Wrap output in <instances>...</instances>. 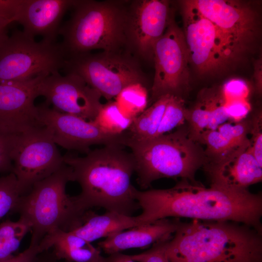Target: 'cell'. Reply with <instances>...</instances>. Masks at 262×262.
<instances>
[{
  "label": "cell",
  "instance_id": "obj_8",
  "mask_svg": "<svg viewBox=\"0 0 262 262\" xmlns=\"http://www.w3.org/2000/svg\"><path fill=\"white\" fill-rule=\"evenodd\" d=\"M67 58L61 43L36 42L16 31L0 42V84L59 72Z\"/></svg>",
  "mask_w": 262,
  "mask_h": 262
},
{
  "label": "cell",
  "instance_id": "obj_1",
  "mask_svg": "<svg viewBox=\"0 0 262 262\" xmlns=\"http://www.w3.org/2000/svg\"><path fill=\"white\" fill-rule=\"evenodd\" d=\"M134 197L142 213L140 225L166 218L229 221L246 224L262 233V195L216 184L210 187L182 179L173 187L140 191Z\"/></svg>",
  "mask_w": 262,
  "mask_h": 262
},
{
  "label": "cell",
  "instance_id": "obj_38",
  "mask_svg": "<svg viewBox=\"0 0 262 262\" xmlns=\"http://www.w3.org/2000/svg\"><path fill=\"white\" fill-rule=\"evenodd\" d=\"M254 64V77L255 81L256 89L259 94H261L262 89V59L256 60Z\"/></svg>",
  "mask_w": 262,
  "mask_h": 262
},
{
  "label": "cell",
  "instance_id": "obj_33",
  "mask_svg": "<svg viewBox=\"0 0 262 262\" xmlns=\"http://www.w3.org/2000/svg\"><path fill=\"white\" fill-rule=\"evenodd\" d=\"M16 135L0 132V173L12 172L11 153Z\"/></svg>",
  "mask_w": 262,
  "mask_h": 262
},
{
  "label": "cell",
  "instance_id": "obj_6",
  "mask_svg": "<svg viewBox=\"0 0 262 262\" xmlns=\"http://www.w3.org/2000/svg\"><path fill=\"white\" fill-rule=\"evenodd\" d=\"M70 19L59 34L68 57L100 49L117 51L127 43L128 10L113 1L74 0Z\"/></svg>",
  "mask_w": 262,
  "mask_h": 262
},
{
  "label": "cell",
  "instance_id": "obj_39",
  "mask_svg": "<svg viewBox=\"0 0 262 262\" xmlns=\"http://www.w3.org/2000/svg\"><path fill=\"white\" fill-rule=\"evenodd\" d=\"M59 261L52 251L50 252L48 250L39 253L33 262H60Z\"/></svg>",
  "mask_w": 262,
  "mask_h": 262
},
{
  "label": "cell",
  "instance_id": "obj_10",
  "mask_svg": "<svg viewBox=\"0 0 262 262\" xmlns=\"http://www.w3.org/2000/svg\"><path fill=\"white\" fill-rule=\"evenodd\" d=\"M180 3L189 64L198 75L218 76L236 66L213 23L200 13L191 0Z\"/></svg>",
  "mask_w": 262,
  "mask_h": 262
},
{
  "label": "cell",
  "instance_id": "obj_42",
  "mask_svg": "<svg viewBox=\"0 0 262 262\" xmlns=\"http://www.w3.org/2000/svg\"><path fill=\"white\" fill-rule=\"evenodd\" d=\"M65 262H68L65 261Z\"/></svg>",
  "mask_w": 262,
  "mask_h": 262
},
{
  "label": "cell",
  "instance_id": "obj_34",
  "mask_svg": "<svg viewBox=\"0 0 262 262\" xmlns=\"http://www.w3.org/2000/svg\"><path fill=\"white\" fill-rule=\"evenodd\" d=\"M262 113L257 114L251 123L252 137L250 147L252 153L258 163L262 165Z\"/></svg>",
  "mask_w": 262,
  "mask_h": 262
},
{
  "label": "cell",
  "instance_id": "obj_32",
  "mask_svg": "<svg viewBox=\"0 0 262 262\" xmlns=\"http://www.w3.org/2000/svg\"><path fill=\"white\" fill-rule=\"evenodd\" d=\"M170 238L155 243L150 249L143 253L130 256L136 262H168L166 255V246Z\"/></svg>",
  "mask_w": 262,
  "mask_h": 262
},
{
  "label": "cell",
  "instance_id": "obj_3",
  "mask_svg": "<svg viewBox=\"0 0 262 262\" xmlns=\"http://www.w3.org/2000/svg\"><path fill=\"white\" fill-rule=\"evenodd\" d=\"M166 255L168 262H262V233L234 221H180Z\"/></svg>",
  "mask_w": 262,
  "mask_h": 262
},
{
  "label": "cell",
  "instance_id": "obj_15",
  "mask_svg": "<svg viewBox=\"0 0 262 262\" xmlns=\"http://www.w3.org/2000/svg\"><path fill=\"white\" fill-rule=\"evenodd\" d=\"M45 76L0 84V132L19 134L42 127L34 101Z\"/></svg>",
  "mask_w": 262,
  "mask_h": 262
},
{
  "label": "cell",
  "instance_id": "obj_37",
  "mask_svg": "<svg viewBox=\"0 0 262 262\" xmlns=\"http://www.w3.org/2000/svg\"><path fill=\"white\" fill-rule=\"evenodd\" d=\"M40 253L38 245L30 243L29 247L21 253L0 262H33Z\"/></svg>",
  "mask_w": 262,
  "mask_h": 262
},
{
  "label": "cell",
  "instance_id": "obj_40",
  "mask_svg": "<svg viewBox=\"0 0 262 262\" xmlns=\"http://www.w3.org/2000/svg\"><path fill=\"white\" fill-rule=\"evenodd\" d=\"M107 262H135L127 255L120 252L110 254L107 257Z\"/></svg>",
  "mask_w": 262,
  "mask_h": 262
},
{
  "label": "cell",
  "instance_id": "obj_31",
  "mask_svg": "<svg viewBox=\"0 0 262 262\" xmlns=\"http://www.w3.org/2000/svg\"><path fill=\"white\" fill-rule=\"evenodd\" d=\"M220 88L223 97L227 100L247 99L250 91L246 82L237 78L227 81Z\"/></svg>",
  "mask_w": 262,
  "mask_h": 262
},
{
  "label": "cell",
  "instance_id": "obj_16",
  "mask_svg": "<svg viewBox=\"0 0 262 262\" xmlns=\"http://www.w3.org/2000/svg\"><path fill=\"white\" fill-rule=\"evenodd\" d=\"M170 14L166 0L134 1L128 10L127 43L142 58L152 59L154 47L164 33Z\"/></svg>",
  "mask_w": 262,
  "mask_h": 262
},
{
  "label": "cell",
  "instance_id": "obj_25",
  "mask_svg": "<svg viewBox=\"0 0 262 262\" xmlns=\"http://www.w3.org/2000/svg\"><path fill=\"white\" fill-rule=\"evenodd\" d=\"M133 120L122 113L115 101L110 100L102 104L92 122L107 133L119 135L128 130Z\"/></svg>",
  "mask_w": 262,
  "mask_h": 262
},
{
  "label": "cell",
  "instance_id": "obj_23",
  "mask_svg": "<svg viewBox=\"0 0 262 262\" xmlns=\"http://www.w3.org/2000/svg\"><path fill=\"white\" fill-rule=\"evenodd\" d=\"M216 89L212 87L200 91L196 103L192 110L189 111L187 120L190 124L189 134L197 142L208 131Z\"/></svg>",
  "mask_w": 262,
  "mask_h": 262
},
{
  "label": "cell",
  "instance_id": "obj_7",
  "mask_svg": "<svg viewBox=\"0 0 262 262\" xmlns=\"http://www.w3.org/2000/svg\"><path fill=\"white\" fill-rule=\"evenodd\" d=\"M200 13L214 25L223 47L235 65L257 49L260 14L252 2L230 0H191Z\"/></svg>",
  "mask_w": 262,
  "mask_h": 262
},
{
  "label": "cell",
  "instance_id": "obj_4",
  "mask_svg": "<svg viewBox=\"0 0 262 262\" xmlns=\"http://www.w3.org/2000/svg\"><path fill=\"white\" fill-rule=\"evenodd\" d=\"M69 181H73L72 171L65 164L19 197L14 213L30 226V243L39 245L45 235L54 230L71 231L83 223L87 211L79 207L75 196L66 194Z\"/></svg>",
  "mask_w": 262,
  "mask_h": 262
},
{
  "label": "cell",
  "instance_id": "obj_20",
  "mask_svg": "<svg viewBox=\"0 0 262 262\" xmlns=\"http://www.w3.org/2000/svg\"><path fill=\"white\" fill-rule=\"evenodd\" d=\"M40 253L52 248L59 260L68 262H107L100 249L70 231L54 230L45 235L38 245Z\"/></svg>",
  "mask_w": 262,
  "mask_h": 262
},
{
  "label": "cell",
  "instance_id": "obj_17",
  "mask_svg": "<svg viewBox=\"0 0 262 262\" xmlns=\"http://www.w3.org/2000/svg\"><path fill=\"white\" fill-rule=\"evenodd\" d=\"M74 2L69 0H23L16 22L22 26V32L28 37L34 39L40 35L42 40L55 42L63 17Z\"/></svg>",
  "mask_w": 262,
  "mask_h": 262
},
{
  "label": "cell",
  "instance_id": "obj_9",
  "mask_svg": "<svg viewBox=\"0 0 262 262\" xmlns=\"http://www.w3.org/2000/svg\"><path fill=\"white\" fill-rule=\"evenodd\" d=\"M82 77L107 100L115 98L128 85L144 84L138 65L131 57L117 51L89 53L69 57L63 68Z\"/></svg>",
  "mask_w": 262,
  "mask_h": 262
},
{
  "label": "cell",
  "instance_id": "obj_26",
  "mask_svg": "<svg viewBox=\"0 0 262 262\" xmlns=\"http://www.w3.org/2000/svg\"><path fill=\"white\" fill-rule=\"evenodd\" d=\"M30 230L29 225L20 218L17 221L6 220L0 224V262L13 256Z\"/></svg>",
  "mask_w": 262,
  "mask_h": 262
},
{
  "label": "cell",
  "instance_id": "obj_2",
  "mask_svg": "<svg viewBox=\"0 0 262 262\" xmlns=\"http://www.w3.org/2000/svg\"><path fill=\"white\" fill-rule=\"evenodd\" d=\"M124 147L110 144L90 150L83 157L63 156L65 164L72 169L73 181L81 186V192L75 196L82 211L97 207L131 216L140 209L131 182L134 157Z\"/></svg>",
  "mask_w": 262,
  "mask_h": 262
},
{
  "label": "cell",
  "instance_id": "obj_19",
  "mask_svg": "<svg viewBox=\"0 0 262 262\" xmlns=\"http://www.w3.org/2000/svg\"><path fill=\"white\" fill-rule=\"evenodd\" d=\"M180 221L178 218L159 219L115 233L99 242L98 245L109 255L131 248H146L171 238Z\"/></svg>",
  "mask_w": 262,
  "mask_h": 262
},
{
  "label": "cell",
  "instance_id": "obj_41",
  "mask_svg": "<svg viewBox=\"0 0 262 262\" xmlns=\"http://www.w3.org/2000/svg\"><path fill=\"white\" fill-rule=\"evenodd\" d=\"M13 22L11 20L0 17V42L8 35L7 28Z\"/></svg>",
  "mask_w": 262,
  "mask_h": 262
},
{
  "label": "cell",
  "instance_id": "obj_11",
  "mask_svg": "<svg viewBox=\"0 0 262 262\" xmlns=\"http://www.w3.org/2000/svg\"><path fill=\"white\" fill-rule=\"evenodd\" d=\"M11 158L21 195L65 164L64 157L44 127L16 135Z\"/></svg>",
  "mask_w": 262,
  "mask_h": 262
},
{
  "label": "cell",
  "instance_id": "obj_36",
  "mask_svg": "<svg viewBox=\"0 0 262 262\" xmlns=\"http://www.w3.org/2000/svg\"><path fill=\"white\" fill-rule=\"evenodd\" d=\"M23 1L0 0V17L16 22Z\"/></svg>",
  "mask_w": 262,
  "mask_h": 262
},
{
  "label": "cell",
  "instance_id": "obj_22",
  "mask_svg": "<svg viewBox=\"0 0 262 262\" xmlns=\"http://www.w3.org/2000/svg\"><path fill=\"white\" fill-rule=\"evenodd\" d=\"M170 95H164L142 114L134 118L128 130L124 132V145L129 142H139L155 137Z\"/></svg>",
  "mask_w": 262,
  "mask_h": 262
},
{
  "label": "cell",
  "instance_id": "obj_12",
  "mask_svg": "<svg viewBox=\"0 0 262 262\" xmlns=\"http://www.w3.org/2000/svg\"><path fill=\"white\" fill-rule=\"evenodd\" d=\"M155 74L152 97L170 95L180 96L189 87V60L182 29L171 16L166 30L153 49Z\"/></svg>",
  "mask_w": 262,
  "mask_h": 262
},
{
  "label": "cell",
  "instance_id": "obj_30",
  "mask_svg": "<svg viewBox=\"0 0 262 262\" xmlns=\"http://www.w3.org/2000/svg\"><path fill=\"white\" fill-rule=\"evenodd\" d=\"M251 128V124L246 122L225 123L216 130L226 139L236 147L250 144L247 134Z\"/></svg>",
  "mask_w": 262,
  "mask_h": 262
},
{
  "label": "cell",
  "instance_id": "obj_29",
  "mask_svg": "<svg viewBox=\"0 0 262 262\" xmlns=\"http://www.w3.org/2000/svg\"><path fill=\"white\" fill-rule=\"evenodd\" d=\"M21 196L17 179L12 172L0 177V219L14 210Z\"/></svg>",
  "mask_w": 262,
  "mask_h": 262
},
{
  "label": "cell",
  "instance_id": "obj_28",
  "mask_svg": "<svg viewBox=\"0 0 262 262\" xmlns=\"http://www.w3.org/2000/svg\"><path fill=\"white\" fill-rule=\"evenodd\" d=\"M197 142L206 145V148L204 153L205 156L212 158V162L210 164L221 161L237 149L245 146L235 147L217 130L210 131L204 133Z\"/></svg>",
  "mask_w": 262,
  "mask_h": 262
},
{
  "label": "cell",
  "instance_id": "obj_14",
  "mask_svg": "<svg viewBox=\"0 0 262 262\" xmlns=\"http://www.w3.org/2000/svg\"><path fill=\"white\" fill-rule=\"evenodd\" d=\"M39 95L45 103L61 113L93 121L102 104L100 94L79 75L56 72L44 77L39 86Z\"/></svg>",
  "mask_w": 262,
  "mask_h": 262
},
{
  "label": "cell",
  "instance_id": "obj_21",
  "mask_svg": "<svg viewBox=\"0 0 262 262\" xmlns=\"http://www.w3.org/2000/svg\"><path fill=\"white\" fill-rule=\"evenodd\" d=\"M138 226L137 216L109 211L98 215L88 210L84 215L82 224L70 232L91 243Z\"/></svg>",
  "mask_w": 262,
  "mask_h": 262
},
{
  "label": "cell",
  "instance_id": "obj_35",
  "mask_svg": "<svg viewBox=\"0 0 262 262\" xmlns=\"http://www.w3.org/2000/svg\"><path fill=\"white\" fill-rule=\"evenodd\" d=\"M225 108L229 120L239 122L244 119L251 110L247 99L226 100Z\"/></svg>",
  "mask_w": 262,
  "mask_h": 262
},
{
  "label": "cell",
  "instance_id": "obj_27",
  "mask_svg": "<svg viewBox=\"0 0 262 262\" xmlns=\"http://www.w3.org/2000/svg\"><path fill=\"white\" fill-rule=\"evenodd\" d=\"M188 115L189 111L186 109L184 101L181 97L171 95L155 137L168 133L183 125L185 120L188 119Z\"/></svg>",
  "mask_w": 262,
  "mask_h": 262
},
{
  "label": "cell",
  "instance_id": "obj_13",
  "mask_svg": "<svg viewBox=\"0 0 262 262\" xmlns=\"http://www.w3.org/2000/svg\"><path fill=\"white\" fill-rule=\"evenodd\" d=\"M38 117L42 127L49 133L56 144L67 150L87 153L94 145L119 144L123 146V133H107L92 121L60 112L44 102L37 106Z\"/></svg>",
  "mask_w": 262,
  "mask_h": 262
},
{
  "label": "cell",
  "instance_id": "obj_18",
  "mask_svg": "<svg viewBox=\"0 0 262 262\" xmlns=\"http://www.w3.org/2000/svg\"><path fill=\"white\" fill-rule=\"evenodd\" d=\"M205 168L211 184L237 190H248L249 186L262 180V165L254 156L250 144Z\"/></svg>",
  "mask_w": 262,
  "mask_h": 262
},
{
  "label": "cell",
  "instance_id": "obj_24",
  "mask_svg": "<svg viewBox=\"0 0 262 262\" xmlns=\"http://www.w3.org/2000/svg\"><path fill=\"white\" fill-rule=\"evenodd\" d=\"M115 98L122 113L134 119L147 108L148 91L143 84L135 83L124 88Z\"/></svg>",
  "mask_w": 262,
  "mask_h": 262
},
{
  "label": "cell",
  "instance_id": "obj_5",
  "mask_svg": "<svg viewBox=\"0 0 262 262\" xmlns=\"http://www.w3.org/2000/svg\"><path fill=\"white\" fill-rule=\"evenodd\" d=\"M189 131L180 128L172 132L147 141L129 142L134 161L136 181L145 190L162 178L187 180L197 183V170L205 164L204 151Z\"/></svg>",
  "mask_w": 262,
  "mask_h": 262
}]
</instances>
